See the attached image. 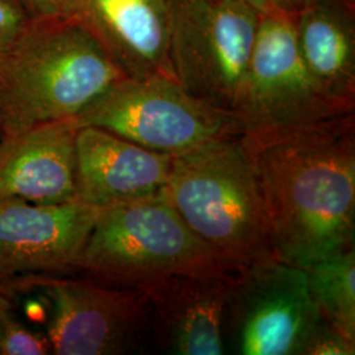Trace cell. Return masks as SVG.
<instances>
[{
  "mask_svg": "<svg viewBox=\"0 0 355 355\" xmlns=\"http://www.w3.org/2000/svg\"><path fill=\"white\" fill-rule=\"evenodd\" d=\"M311 0H274V7L280 11L296 15Z\"/></svg>",
  "mask_w": 355,
  "mask_h": 355,
  "instance_id": "22",
  "label": "cell"
},
{
  "mask_svg": "<svg viewBox=\"0 0 355 355\" xmlns=\"http://www.w3.org/2000/svg\"><path fill=\"white\" fill-rule=\"evenodd\" d=\"M17 297L16 292L10 287L0 284V318L8 311L15 309V299Z\"/></svg>",
  "mask_w": 355,
  "mask_h": 355,
  "instance_id": "21",
  "label": "cell"
},
{
  "mask_svg": "<svg viewBox=\"0 0 355 355\" xmlns=\"http://www.w3.org/2000/svg\"><path fill=\"white\" fill-rule=\"evenodd\" d=\"M355 111L327 99L308 74L295 36V15L278 8L259 17L234 114L242 135L303 127Z\"/></svg>",
  "mask_w": 355,
  "mask_h": 355,
  "instance_id": "7",
  "label": "cell"
},
{
  "mask_svg": "<svg viewBox=\"0 0 355 355\" xmlns=\"http://www.w3.org/2000/svg\"><path fill=\"white\" fill-rule=\"evenodd\" d=\"M321 320L304 268L271 258L237 274L227 338L241 355H302Z\"/></svg>",
  "mask_w": 355,
  "mask_h": 355,
  "instance_id": "9",
  "label": "cell"
},
{
  "mask_svg": "<svg viewBox=\"0 0 355 355\" xmlns=\"http://www.w3.org/2000/svg\"><path fill=\"white\" fill-rule=\"evenodd\" d=\"M173 0H76L74 17L133 79H175L170 60Z\"/></svg>",
  "mask_w": 355,
  "mask_h": 355,
  "instance_id": "12",
  "label": "cell"
},
{
  "mask_svg": "<svg viewBox=\"0 0 355 355\" xmlns=\"http://www.w3.org/2000/svg\"><path fill=\"white\" fill-rule=\"evenodd\" d=\"M29 17H74L76 0H24Z\"/></svg>",
  "mask_w": 355,
  "mask_h": 355,
  "instance_id": "20",
  "label": "cell"
},
{
  "mask_svg": "<svg viewBox=\"0 0 355 355\" xmlns=\"http://www.w3.org/2000/svg\"><path fill=\"white\" fill-rule=\"evenodd\" d=\"M32 290L51 304L45 333L53 354H127L150 325L144 290L64 275L32 277L15 286L17 295Z\"/></svg>",
  "mask_w": 355,
  "mask_h": 355,
  "instance_id": "8",
  "label": "cell"
},
{
  "mask_svg": "<svg viewBox=\"0 0 355 355\" xmlns=\"http://www.w3.org/2000/svg\"><path fill=\"white\" fill-rule=\"evenodd\" d=\"M127 78L76 17H29L0 58V130L76 119Z\"/></svg>",
  "mask_w": 355,
  "mask_h": 355,
  "instance_id": "2",
  "label": "cell"
},
{
  "mask_svg": "<svg viewBox=\"0 0 355 355\" xmlns=\"http://www.w3.org/2000/svg\"><path fill=\"white\" fill-rule=\"evenodd\" d=\"M259 17L241 0H173L170 60L178 83L234 114Z\"/></svg>",
  "mask_w": 355,
  "mask_h": 355,
  "instance_id": "6",
  "label": "cell"
},
{
  "mask_svg": "<svg viewBox=\"0 0 355 355\" xmlns=\"http://www.w3.org/2000/svg\"><path fill=\"white\" fill-rule=\"evenodd\" d=\"M237 274L175 275L155 282L148 293L150 324L170 354L225 353L229 303Z\"/></svg>",
  "mask_w": 355,
  "mask_h": 355,
  "instance_id": "11",
  "label": "cell"
},
{
  "mask_svg": "<svg viewBox=\"0 0 355 355\" xmlns=\"http://www.w3.org/2000/svg\"><path fill=\"white\" fill-rule=\"evenodd\" d=\"M243 3H246L248 6H250L255 11L261 15L270 12L271 10H274V0H241Z\"/></svg>",
  "mask_w": 355,
  "mask_h": 355,
  "instance_id": "23",
  "label": "cell"
},
{
  "mask_svg": "<svg viewBox=\"0 0 355 355\" xmlns=\"http://www.w3.org/2000/svg\"><path fill=\"white\" fill-rule=\"evenodd\" d=\"M51 345L46 333L29 329L8 311L0 318V355H48Z\"/></svg>",
  "mask_w": 355,
  "mask_h": 355,
  "instance_id": "17",
  "label": "cell"
},
{
  "mask_svg": "<svg viewBox=\"0 0 355 355\" xmlns=\"http://www.w3.org/2000/svg\"><path fill=\"white\" fill-rule=\"evenodd\" d=\"M162 192L230 271L240 274L275 258L253 161L241 135L174 157Z\"/></svg>",
  "mask_w": 355,
  "mask_h": 355,
  "instance_id": "3",
  "label": "cell"
},
{
  "mask_svg": "<svg viewBox=\"0 0 355 355\" xmlns=\"http://www.w3.org/2000/svg\"><path fill=\"white\" fill-rule=\"evenodd\" d=\"M76 200L102 209L164 190L173 157L145 149L101 128L79 127Z\"/></svg>",
  "mask_w": 355,
  "mask_h": 355,
  "instance_id": "13",
  "label": "cell"
},
{
  "mask_svg": "<svg viewBox=\"0 0 355 355\" xmlns=\"http://www.w3.org/2000/svg\"><path fill=\"white\" fill-rule=\"evenodd\" d=\"M321 318L355 341V250L347 249L304 268Z\"/></svg>",
  "mask_w": 355,
  "mask_h": 355,
  "instance_id": "16",
  "label": "cell"
},
{
  "mask_svg": "<svg viewBox=\"0 0 355 355\" xmlns=\"http://www.w3.org/2000/svg\"><path fill=\"white\" fill-rule=\"evenodd\" d=\"M76 123L173 158L242 135L236 114L192 96L168 78L127 76L78 114Z\"/></svg>",
  "mask_w": 355,
  "mask_h": 355,
  "instance_id": "5",
  "label": "cell"
},
{
  "mask_svg": "<svg viewBox=\"0 0 355 355\" xmlns=\"http://www.w3.org/2000/svg\"><path fill=\"white\" fill-rule=\"evenodd\" d=\"M29 19L26 10L8 0H0V58L12 45Z\"/></svg>",
  "mask_w": 355,
  "mask_h": 355,
  "instance_id": "19",
  "label": "cell"
},
{
  "mask_svg": "<svg viewBox=\"0 0 355 355\" xmlns=\"http://www.w3.org/2000/svg\"><path fill=\"white\" fill-rule=\"evenodd\" d=\"M98 214L80 202L41 205L1 199L0 284L15 291L32 277L73 274Z\"/></svg>",
  "mask_w": 355,
  "mask_h": 355,
  "instance_id": "10",
  "label": "cell"
},
{
  "mask_svg": "<svg viewBox=\"0 0 355 355\" xmlns=\"http://www.w3.org/2000/svg\"><path fill=\"white\" fill-rule=\"evenodd\" d=\"M0 139H1V130H0Z\"/></svg>",
  "mask_w": 355,
  "mask_h": 355,
  "instance_id": "25",
  "label": "cell"
},
{
  "mask_svg": "<svg viewBox=\"0 0 355 355\" xmlns=\"http://www.w3.org/2000/svg\"><path fill=\"white\" fill-rule=\"evenodd\" d=\"M354 0H311L295 15L297 49L330 102L355 111Z\"/></svg>",
  "mask_w": 355,
  "mask_h": 355,
  "instance_id": "15",
  "label": "cell"
},
{
  "mask_svg": "<svg viewBox=\"0 0 355 355\" xmlns=\"http://www.w3.org/2000/svg\"><path fill=\"white\" fill-rule=\"evenodd\" d=\"M241 139L277 259L306 268L354 248L355 112Z\"/></svg>",
  "mask_w": 355,
  "mask_h": 355,
  "instance_id": "1",
  "label": "cell"
},
{
  "mask_svg": "<svg viewBox=\"0 0 355 355\" xmlns=\"http://www.w3.org/2000/svg\"><path fill=\"white\" fill-rule=\"evenodd\" d=\"M355 341L346 338L324 318L305 343L302 355H354Z\"/></svg>",
  "mask_w": 355,
  "mask_h": 355,
  "instance_id": "18",
  "label": "cell"
},
{
  "mask_svg": "<svg viewBox=\"0 0 355 355\" xmlns=\"http://www.w3.org/2000/svg\"><path fill=\"white\" fill-rule=\"evenodd\" d=\"M76 119L49 121L0 139V200L41 205L76 200Z\"/></svg>",
  "mask_w": 355,
  "mask_h": 355,
  "instance_id": "14",
  "label": "cell"
},
{
  "mask_svg": "<svg viewBox=\"0 0 355 355\" xmlns=\"http://www.w3.org/2000/svg\"><path fill=\"white\" fill-rule=\"evenodd\" d=\"M8 1H11V3H15V4H19V6H21V7H23V8L26 10V7H24V0H8Z\"/></svg>",
  "mask_w": 355,
  "mask_h": 355,
  "instance_id": "24",
  "label": "cell"
},
{
  "mask_svg": "<svg viewBox=\"0 0 355 355\" xmlns=\"http://www.w3.org/2000/svg\"><path fill=\"white\" fill-rule=\"evenodd\" d=\"M74 272L144 290L175 275L233 271L192 233L161 191L99 209Z\"/></svg>",
  "mask_w": 355,
  "mask_h": 355,
  "instance_id": "4",
  "label": "cell"
}]
</instances>
